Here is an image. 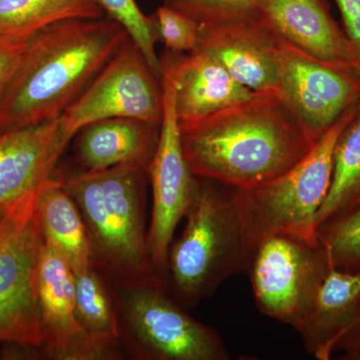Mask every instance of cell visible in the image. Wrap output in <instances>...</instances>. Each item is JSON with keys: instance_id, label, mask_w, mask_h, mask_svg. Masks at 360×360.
<instances>
[{"instance_id": "obj_16", "label": "cell", "mask_w": 360, "mask_h": 360, "mask_svg": "<svg viewBox=\"0 0 360 360\" xmlns=\"http://www.w3.org/2000/svg\"><path fill=\"white\" fill-rule=\"evenodd\" d=\"M257 13L281 39L300 51L359 73L352 44L324 0H262Z\"/></svg>"}, {"instance_id": "obj_12", "label": "cell", "mask_w": 360, "mask_h": 360, "mask_svg": "<svg viewBox=\"0 0 360 360\" xmlns=\"http://www.w3.org/2000/svg\"><path fill=\"white\" fill-rule=\"evenodd\" d=\"M37 290L42 338L39 354L56 360L122 359L124 347L120 341L90 335L78 321L72 270L44 239L39 251Z\"/></svg>"}, {"instance_id": "obj_6", "label": "cell", "mask_w": 360, "mask_h": 360, "mask_svg": "<svg viewBox=\"0 0 360 360\" xmlns=\"http://www.w3.org/2000/svg\"><path fill=\"white\" fill-rule=\"evenodd\" d=\"M123 347L139 360H227L217 330L194 319L161 277L113 288Z\"/></svg>"}, {"instance_id": "obj_27", "label": "cell", "mask_w": 360, "mask_h": 360, "mask_svg": "<svg viewBox=\"0 0 360 360\" xmlns=\"http://www.w3.org/2000/svg\"><path fill=\"white\" fill-rule=\"evenodd\" d=\"M30 39H18L0 35V99L20 68Z\"/></svg>"}, {"instance_id": "obj_20", "label": "cell", "mask_w": 360, "mask_h": 360, "mask_svg": "<svg viewBox=\"0 0 360 360\" xmlns=\"http://www.w3.org/2000/svg\"><path fill=\"white\" fill-rule=\"evenodd\" d=\"M105 14L97 0H0V35L27 39L59 21Z\"/></svg>"}, {"instance_id": "obj_11", "label": "cell", "mask_w": 360, "mask_h": 360, "mask_svg": "<svg viewBox=\"0 0 360 360\" xmlns=\"http://www.w3.org/2000/svg\"><path fill=\"white\" fill-rule=\"evenodd\" d=\"M161 70L163 111L158 148L149 167L153 200L148 248L153 269L165 281L168 251L175 229L186 217L195 176L191 174L182 150L181 130L175 111L174 80L169 71Z\"/></svg>"}, {"instance_id": "obj_24", "label": "cell", "mask_w": 360, "mask_h": 360, "mask_svg": "<svg viewBox=\"0 0 360 360\" xmlns=\"http://www.w3.org/2000/svg\"><path fill=\"white\" fill-rule=\"evenodd\" d=\"M106 14L127 30L129 37L141 49L156 77L161 78V63L155 44L160 41L155 16L146 15L135 0H97Z\"/></svg>"}, {"instance_id": "obj_30", "label": "cell", "mask_w": 360, "mask_h": 360, "mask_svg": "<svg viewBox=\"0 0 360 360\" xmlns=\"http://www.w3.org/2000/svg\"><path fill=\"white\" fill-rule=\"evenodd\" d=\"M9 207H11V206H0V221L4 219Z\"/></svg>"}, {"instance_id": "obj_21", "label": "cell", "mask_w": 360, "mask_h": 360, "mask_svg": "<svg viewBox=\"0 0 360 360\" xmlns=\"http://www.w3.org/2000/svg\"><path fill=\"white\" fill-rule=\"evenodd\" d=\"M359 205L360 103L336 141L330 186L317 213L316 229L319 225L338 219Z\"/></svg>"}, {"instance_id": "obj_10", "label": "cell", "mask_w": 360, "mask_h": 360, "mask_svg": "<svg viewBox=\"0 0 360 360\" xmlns=\"http://www.w3.org/2000/svg\"><path fill=\"white\" fill-rule=\"evenodd\" d=\"M276 94L310 141L319 139L360 101V77L328 65L281 39Z\"/></svg>"}, {"instance_id": "obj_25", "label": "cell", "mask_w": 360, "mask_h": 360, "mask_svg": "<svg viewBox=\"0 0 360 360\" xmlns=\"http://www.w3.org/2000/svg\"><path fill=\"white\" fill-rule=\"evenodd\" d=\"M262 0H165L198 22L243 20L257 15Z\"/></svg>"}, {"instance_id": "obj_17", "label": "cell", "mask_w": 360, "mask_h": 360, "mask_svg": "<svg viewBox=\"0 0 360 360\" xmlns=\"http://www.w3.org/2000/svg\"><path fill=\"white\" fill-rule=\"evenodd\" d=\"M158 125L113 117L84 125L72 139L73 155L80 172H99L139 163L150 167L160 139Z\"/></svg>"}, {"instance_id": "obj_19", "label": "cell", "mask_w": 360, "mask_h": 360, "mask_svg": "<svg viewBox=\"0 0 360 360\" xmlns=\"http://www.w3.org/2000/svg\"><path fill=\"white\" fill-rule=\"evenodd\" d=\"M35 214L44 243L65 260L72 272L82 271L92 265L84 219L58 174L37 191Z\"/></svg>"}, {"instance_id": "obj_9", "label": "cell", "mask_w": 360, "mask_h": 360, "mask_svg": "<svg viewBox=\"0 0 360 360\" xmlns=\"http://www.w3.org/2000/svg\"><path fill=\"white\" fill-rule=\"evenodd\" d=\"M162 111L161 78L129 37L59 117L75 136L84 125L105 118H134L160 127Z\"/></svg>"}, {"instance_id": "obj_14", "label": "cell", "mask_w": 360, "mask_h": 360, "mask_svg": "<svg viewBox=\"0 0 360 360\" xmlns=\"http://www.w3.org/2000/svg\"><path fill=\"white\" fill-rule=\"evenodd\" d=\"M72 139L60 117L0 134V206L13 205L53 177Z\"/></svg>"}, {"instance_id": "obj_7", "label": "cell", "mask_w": 360, "mask_h": 360, "mask_svg": "<svg viewBox=\"0 0 360 360\" xmlns=\"http://www.w3.org/2000/svg\"><path fill=\"white\" fill-rule=\"evenodd\" d=\"M331 267L319 239L277 233L251 248L245 271L262 314L293 328Z\"/></svg>"}, {"instance_id": "obj_2", "label": "cell", "mask_w": 360, "mask_h": 360, "mask_svg": "<svg viewBox=\"0 0 360 360\" xmlns=\"http://www.w3.org/2000/svg\"><path fill=\"white\" fill-rule=\"evenodd\" d=\"M129 37L108 14L59 21L33 35L0 99V134L58 118Z\"/></svg>"}, {"instance_id": "obj_8", "label": "cell", "mask_w": 360, "mask_h": 360, "mask_svg": "<svg viewBox=\"0 0 360 360\" xmlns=\"http://www.w3.org/2000/svg\"><path fill=\"white\" fill-rule=\"evenodd\" d=\"M37 191L11 205L0 221V343L40 348Z\"/></svg>"}, {"instance_id": "obj_18", "label": "cell", "mask_w": 360, "mask_h": 360, "mask_svg": "<svg viewBox=\"0 0 360 360\" xmlns=\"http://www.w3.org/2000/svg\"><path fill=\"white\" fill-rule=\"evenodd\" d=\"M360 300V271L331 267L315 293L307 314L293 326L305 350L314 359L328 360L354 321Z\"/></svg>"}, {"instance_id": "obj_13", "label": "cell", "mask_w": 360, "mask_h": 360, "mask_svg": "<svg viewBox=\"0 0 360 360\" xmlns=\"http://www.w3.org/2000/svg\"><path fill=\"white\" fill-rule=\"evenodd\" d=\"M281 40L257 14L243 20L200 23L195 51L217 61L252 91L276 92Z\"/></svg>"}, {"instance_id": "obj_22", "label": "cell", "mask_w": 360, "mask_h": 360, "mask_svg": "<svg viewBox=\"0 0 360 360\" xmlns=\"http://www.w3.org/2000/svg\"><path fill=\"white\" fill-rule=\"evenodd\" d=\"M73 278L75 312L82 328L96 338L120 341L113 286L94 264L82 271L73 272Z\"/></svg>"}, {"instance_id": "obj_4", "label": "cell", "mask_w": 360, "mask_h": 360, "mask_svg": "<svg viewBox=\"0 0 360 360\" xmlns=\"http://www.w3.org/2000/svg\"><path fill=\"white\" fill-rule=\"evenodd\" d=\"M234 193L231 186L195 176L186 227L170 245L165 274L167 290L184 307H195L246 270L250 252Z\"/></svg>"}, {"instance_id": "obj_29", "label": "cell", "mask_w": 360, "mask_h": 360, "mask_svg": "<svg viewBox=\"0 0 360 360\" xmlns=\"http://www.w3.org/2000/svg\"><path fill=\"white\" fill-rule=\"evenodd\" d=\"M338 352H343L342 359L360 360V300L354 321L336 345Z\"/></svg>"}, {"instance_id": "obj_15", "label": "cell", "mask_w": 360, "mask_h": 360, "mask_svg": "<svg viewBox=\"0 0 360 360\" xmlns=\"http://www.w3.org/2000/svg\"><path fill=\"white\" fill-rule=\"evenodd\" d=\"M160 63L174 80L175 111L180 129L203 122L257 94L236 82L219 63L200 51H165Z\"/></svg>"}, {"instance_id": "obj_28", "label": "cell", "mask_w": 360, "mask_h": 360, "mask_svg": "<svg viewBox=\"0 0 360 360\" xmlns=\"http://www.w3.org/2000/svg\"><path fill=\"white\" fill-rule=\"evenodd\" d=\"M342 18L343 30L356 58L360 77V0H335Z\"/></svg>"}, {"instance_id": "obj_5", "label": "cell", "mask_w": 360, "mask_h": 360, "mask_svg": "<svg viewBox=\"0 0 360 360\" xmlns=\"http://www.w3.org/2000/svg\"><path fill=\"white\" fill-rule=\"evenodd\" d=\"M359 103L345 111L288 172L264 184L236 189L234 200L248 252L262 239L277 233L316 240V217L330 186L336 141Z\"/></svg>"}, {"instance_id": "obj_23", "label": "cell", "mask_w": 360, "mask_h": 360, "mask_svg": "<svg viewBox=\"0 0 360 360\" xmlns=\"http://www.w3.org/2000/svg\"><path fill=\"white\" fill-rule=\"evenodd\" d=\"M316 236L333 269L360 271V205L338 219L319 225Z\"/></svg>"}, {"instance_id": "obj_3", "label": "cell", "mask_w": 360, "mask_h": 360, "mask_svg": "<svg viewBox=\"0 0 360 360\" xmlns=\"http://www.w3.org/2000/svg\"><path fill=\"white\" fill-rule=\"evenodd\" d=\"M58 176L82 213L92 264L110 285L118 288L160 277L153 269L148 248V167L125 163Z\"/></svg>"}, {"instance_id": "obj_26", "label": "cell", "mask_w": 360, "mask_h": 360, "mask_svg": "<svg viewBox=\"0 0 360 360\" xmlns=\"http://www.w3.org/2000/svg\"><path fill=\"white\" fill-rule=\"evenodd\" d=\"M160 41L167 51L188 53L196 49L200 22L174 7L163 4L155 14Z\"/></svg>"}, {"instance_id": "obj_1", "label": "cell", "mask_w": 360, "mask_h": 360, "mask_svg": "<svg viewBox=\"0 0 360 360\" xmlns=\"http://www.w3.org/2000/svg\"><path fill=\"white\" fill-rule=\"evenodd\" d=\"M180 130L191 174L236 189L276 179L314 146L276 92H257L243 103Z\"/></svg>"}]
</instances>
